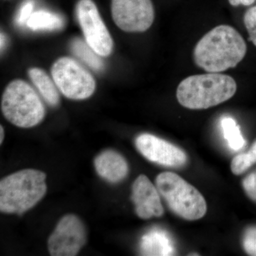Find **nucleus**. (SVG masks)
<instances>
[{"label": "nucleus", "mask_w": 256, "mask_h": 256, "mask_svg": "<svg viewBox=\"0 0 256 256\" xmlns=\"http://www.w3.org/2000/svg\"><path fill=\"white\" fill-rule=\"evenodd\" d=\"M246 52V44L235 28L220 25L196 44L194 60L196 66L208 73H220L236 66Z\"/></svg>", "instance_id": "f257e3e1"}, {"label": "nucleus", "mask_w": 256, "mask_h": 256, "mask_svg": "<svg viewBox=\"0 0 256 256\" xmlns=\"http://www.w3.org/2000/svg\"><path fill=\"white\" fill-rule=\"evenodd\" d=\"M237 90L232 77L220 73L194 75L178 84L176 98L192 110H204L232 98Z\"/></svg>", "instance_id": "f03ea898"}, {"label": "nucleus", "mask_w": 256, "mask_h": 256, "mask_svg": "<svg viewBox=\"0 0 256 256\" xmlns=\"http://www.w3.org/2000/svg\"><path fill=\"white\" fill-rule=\"evenodd\" d=\"M46 174L40 170L16 172L0 182V210L21 215L33 208L46 194Z\"/></svg>", "instance_id": "7ed1b4c3"}, {"label": "nucleus", "mask_w": 256, "mask_h": 256, "mask_svg": "<svg viewBox=\"0 0 256 256\" xmlns=\"http://www.w3.org/2000/svg\"><path fill=\"white\" fill-rule=\"evenodd\" d=\"M1 109L5 118L22 128L34 127L43 120L46 114L44 106L36 90L20 79L10 82L5 88Z\"/></svg>", "instance_id": "20e7f679"}, {"label": "nucleus", "mask_w": 256, "mask_h": 256, "mask_svg": "<svg viewBox=\"0 0 256 256\" xmlns=\"http://www.w3.org/2000/svg\"><path fill=\"white\" fill-rule=\"evenodd\" d=\"M156 186L170 210L188 220H200L206 214V201L201 193L175 173L165 172L156 176Z\"/></svg>", "instance_id": "39448f33"}, {"label": "nucleus", "mask_w": 256, "mask_h": 256, "mask_svg": "<svg viewBox=\"0 0 256 256\" xmlns=\"http://www.w3.org/2000/svg\"><path fill=\"white\" fill-rule=\"evenodd\" d=\"M50 74L58 90L67 98L85 100L95 92V78L89 70L73 58L60 57L52 66Z\"/></svg>", "instance_id": "423d86ee"}, {"label": "nucleus", "mask_w": 256, "mask_h": 256, "mask_svg": "<svg viewBox=\"0 0 256 256\" xmlns=\"http://www.w3.org/2000/svg\"><path fill=\"white\" fill-rule=\"evenodd\" d=\"M76 12L88 44L101 56H110L114 41L95 2L92 0H78Z\"/></svg>", "instance_id": "0eeeda50"}, {"label": "nucleus", "mask_w": 256, "mask_h": 256, "mask_svg": "<svg viewBox=\"0 0 256 256\" xmlns=\"http://www.w3.org/2000/svg\"><path fill=\"white\" fill-rule=\"evenodd\" d=\"M111 14L116 24L130 33L146 31L154 20L152 0H111Z\"/></svg>", "instance_id": "6e6552de"}, {"label": "nucleus", "mask_w": 256, "mask_h": 256, "mask_svg": "<svg viewBox=\"0 0 256 256\" xmlns=\"http://www.w3.org/2000/svg\"><path fill=\"white\" fill-rule=\"evenodd\" d=\"M86 230L82 220L74 214L60 218L48 240L50 256H76L85 246Z\"/></svg>", "instance_id": "1a4fd4ad"}, {"label": "nucleus", "mask_w": 256, "mask_h": 256, "mask_svg": "<svg viewBox=\"0 0 256 256\" xmlns=\"http://www.w3.org/2000/svg\"><path fill=\"white\" fill-rule=\"evenodd\" d=\"M136 146L146 160L162 166L180 168L188 162V156L182 150L148 133L136 138Z\"/></svg>", "instance_id": "9d476101"}, {"label": "nucleus", "mask_w": 256, "mask_h": 256, "mask_svg": "<svg viewBox=\"0 0 256 256\" xmlns=\"http://www.w3.org/2000/svg\"><path fill=\"white\" fill-rule=\"evenodd\" d=\"M131 198L136 214L142 220L160 217L164 214L160 192L146 175H140L133 183Z\"/></svg>", "instance_id": "9b49d317"}, {"label": "nucleus", "mask_w": 256, "mask_h": 256, "mask_svg": "<svg viewBox=\"0 0 256 256\" xmlns=\"http://www.w3.org/2000/svg\"><path fill=\"white\" fill-rule=\"evenodd\" d=\"M96 172L110 183H118L127 176L129 166L126 159L114 150H106L94 160Z\"/></svg>", "instance_id": "f8f14e48"}, {"label": "nucleus", "mask_w": 256, "mask_h": 256, "mask_svg": "<svg viewBox=\"0 0 256 256\" xmlns=\"http://www.w3.org/2000/svg\"><path fill=\"white\" fill-rule=\"evenodd\" d=\"M140 252L143 256H173L176 252L174 242L166 230L152 228L142 236Z\"/></svg>", "instance_id": "ddd939ff"}, {"label": "nucleus", "mask_w": 256, "mask_h": 256, "mask_svg": "<svg viewBox=\"0 0 256 256\" xmlns=\"http://www.w3.org/2000/svg\"><path fill=\"white\" fill-rule=\"evenodd\" d=\"M28 74L34 86L46 104L52 107L58 106L60 101V90L56 85L54 80H52L43 69L40 68H30Z\"/></svg>", "instance_id": "4468645a"}, {"label": "nucleus", "mask_w": 256, "mask_h": 256, "mask_svg": "<svg viewBox=\"0 0 256 256\" xmlns=\"http://www.w3.org/2000/svg\"><path fill=\"white\" fill-rule=\"evenodd\" d=\"M64 25L63 18L46 10L32 13L26 22V26L34 31H54L63 28Z\"/></svg>", "instance_id": "2eb2a0df"}, {"label": "nucleus", "mask_w": 256, "mask_h": 256, "mask_svg": "<svg viewBox=\"0 0 256 256\" xmlns=\"http://www.w3.org/2000/svg\"><path fill=\"white\" fill-rule=\"evenodd\" d=\"M70 50L76 56L96 72L104 70V63L100 58V56L86 42L79 38H75L70 43Z\"/></svg>", "instance_id": "dca6fc26"}, {"label": "nucleus", "mask_w": 256, "mask_h": 256, "mask_svg": "<svg viewBox=\"0 0 256 256\" xmlns=\"http://www.w3.org/2000/svg\"><path fill=\"white\" fill-rule=\"evenodd\" d=\"M220 126L224 137L226 140L230 149L238 151L246 146V140L242 137L240 127L233 118L224 116L220 120Z\"/></svg>", "instance_id": "f3484780"}, {"label": "nucleus", "mask_w": 256, "mask_h": 256, "mask_svg": "<svg viewBox=\"0 0 256 256\" xmlns=\"http://www.w3.org/2000/svg\"><path fill=\"white\" fill-rule=\"evenodd\" d=\"M255 163H256V141L248 152L238 154L234 158L230 164V169L234 174H242Z\"/></svg>", "instance_id": "a211bd4d"}, {"label": "nucleus", "mask_w": 256, "mask_h": 256, "mask_svg": "<svg viewBox=\"0 0 256 256\" xmlns=\"http://www.w3.org/2000/svg\"><path fill=\"white\" fill-rule=\"evenodd\" d=\"M244 24L249 35V41L256 46V6L249 8L244 14Z\"/></svg>", "instance_id": "6ab92c4d"}, {"label": "nucleus", "mask_w": 256, "mask_h": 256, "mask_svg": "<svg viewBox=\"0 0 256 256\" xmlns=\"http://www.w3.org/2000/svg\"><path fill=\"white\" fill-rule=\"evenodd\" d=\"M242 244L244 250L248 255L256 256V226L249 227L245 230Z\"/></svg>", "instance_id": "aec40b11"}, {"label": "nucleus", "mask_w": 256, "mask_h": 256, "mask_svg": "<svg viewBox=\"0 0 256 256\" xmlns=\"http://www.w3.org/2000/svg\"><path fill=\"white\" fill-rule=\"evenodd\" d=\"M34 10V2L32 0L25 2L22 6L20 8L18 16H16V22L18 24L24 26L28 22V18L32 14Z\"/></svg>", "instance_id": "412c9836"}, {"label": "nucleus", "mask_w": 256, "mask_h": 256, "mask_svg": "<svg viewBox=\"0 0 256 256\" xmlns=\"http://www.w3.org/2000/svg\"><path fill=\"white\" fill-rule=\"evenodd\" d=\"M242 186L248 196L256 202V173L248 175L242 182Z\"/></svg>", "instance_id": "4be33fe9"}, {"label": "nucleus", "mask_w": 256, "mask_h": 256, "mask_svg": "<svg viewBox=\"0 0 256 256\" xmlns=\"http://www.w3.org/2000/svg\"><path fill=\"white\" fill-rule=\"evenodd\" d=\"M256 0H228L229 4L234 6L242 4L244 6H250L255 2Z\"/></svg>", "instance_id": "5701e85b"}, {"label": "nucleus", "mask_w": 256, "mask_h": 256, "mask_svg": "<svg viewBox=\"0 0 256 256\" xmlns=\"http://www.w3.org/2000/svg\"><path fill=\"white\" fill-rule=\"evenodd\" d=\"M5 44H6V37L4 34L1 33V50L4 48Z\"/></svg>", "instance_id": "b1692460"}, {"label": "nucleus", "mask_w": 256, "mask_h": 256, "mask_svg": "<svg viewBox=\"0 0 256 256\" xmlns=\"http://www.w3.org/2000/svg\"><path fill=\"white\" fill-rule=\"evenodd\" d=\"M4 128H3L2 126H1L0 128V143H2L3 140H4Z\"/></svg>", "instance_id": "393cba45"}]
</instances>
